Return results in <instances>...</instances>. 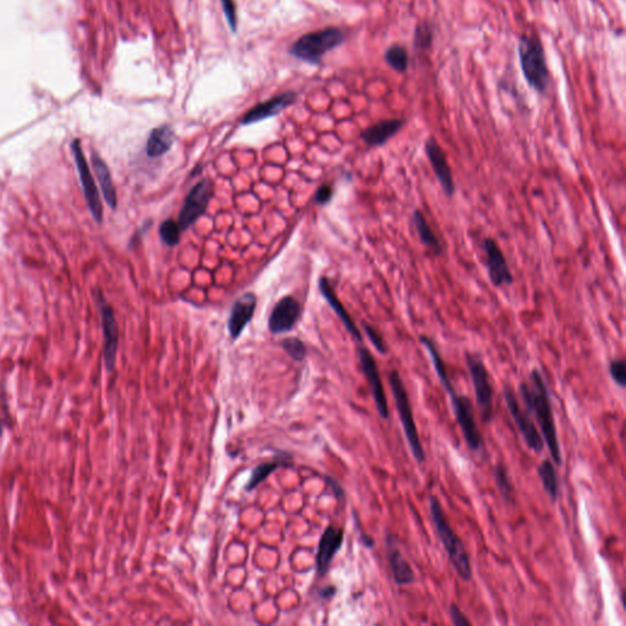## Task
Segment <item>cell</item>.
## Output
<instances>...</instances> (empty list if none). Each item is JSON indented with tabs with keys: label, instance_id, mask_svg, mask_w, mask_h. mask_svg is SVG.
I'll use <instances>...</instances> for the list:
<instances>
[{
	"label": "cell",
	"instance_id": "cell-1",
	"mask_svg": "<svg viewBox=\"0 0 626 626\" xmlns=\"http://www.w3.org/2000/svg\"><path fill=\"white\" fill-rule=\"evenodd\" d=\"M519 395L526 411L534 415L537 420L543 442L547 444L554 463L557 465L563 464L551 396L544 377L538 368L532 370L527 382H522L519 385Z\"/></svg>",
	"mask_w": 626,
	"mask_h": 626
},
{
	"label": "cell",
	"instance_id": "cell-2",
	"mask_svg": "<svg viewBox=\"0 0 626 626\" xmlns=\"http://www.w3.org/2000/svg\"><path fill=\"white\" fill-rule=\"evenodd\" d=\"M430 514L436 527L437 534L441 539L442 544L446 549L450 563L456 571V574L464 581L471 580L472 568L469 553L466 551L461 538L455 534L454 530L450 526L441 501L437 499V496H430Z\"/></svg>",
	"mask_w": 626,
	"mask_h": 626
},
{
	"label": "cell",
	"instance_id": "cell-3",
	"mask_svg": "<svg viewBox=\"0 0 626 626\" xmlns=\"http://www.w3.org/2000/svg\"><path fill=\"white\" fill-rule=\"evenodd\" d=\"M518 53L521 71L527 84L536 92H546L549 84V70L544 48L537 35H522L519 38Z\"/></svg>",
	"mask_w": 626,
	"mask_h": 626
},
{
	"label": "cell",
	"instance_id": "cell-4",
	"mask_svg": "<svg viewBox=\"0 0 626 626\" xmlns=\"http://www.w3.org/2000/svg\"><path fill=\"white\" fill-rule=\"evenodd\" d=\"M345 33L338 27H327L303 35L292 43L290 54L299 61L317 65L328 51L345 42Z\"/></svg>",
	"mask_w": 626,
	"mask_h": 626
},
{
	"label": "cell",
	"instance_id": "cell-5",
	"mask_svg": "<svg viewBox=\"0 0 626 626\" xmlns=\"http://www.w3.org/2000/svg\"><path fill=\"white\" fill-rule=\"evenodd\" d=\"M388 380H389L390 388L393 392L400 422L403 425V433L408 439L410 450L418 463L420 464L425 463L426 454L423 450L421 438L418 436V427H416L415 418H413V408H411L408 390L405 388L403 378L400 377L399 372L396 370H392L388 375Z\"/></svg>",
	"mask_w": 626,
	"mask_h": 626
},
{
	"label": "cell",
	"instance_id": "cell-6",
	"mask_svg": "<svg viewBox=\"0 0 626 626\" xmlns=\"http://www.w3.org/2000/svg\"><path fill=\"white\" fill-rule=\"evenodd\" d=\"M466 363L472 380L480 416L483 422H489L493 418V388L487 367L482 358L476 353H466Z\"/></svg>",
	"mask_w": 626,
	"mask_h": 626
},
{
	"label": "cell",
	"instance_id": "cell-7",
	"mask_svg": "<svg viewBox=\"0 0 626 626\" xmlns=\"http://www.w3.org/2000/svg\"><path fill=\"white\" fill-rule=\"evenodd\" d=\"M444 389L449 395L450 405L460 430L463 432L466 444L472 451H480L483 448V438L475 418L472 403L468 396L456 394L453 384Z\"/></svg>",
	"mask_w": 626,
	"mask_h": 626
},
{
	"label": "cell",
	"instance_id": "cell-8",
	"mask_svg": "<svg viewBox=\"0 0 626 626\" xmlns=\"http://www.w3.org/2000/svg\"><path fill=\"white\" fill-rule=\"evenodd\" d=\"M212 195H213V185L207 179L197 182L191 189L190 192L186 196L177 218V224L180 227L181 232H185L189 227H192L204 215Z\"/></svg>",
	"mask_w": 626,
	"mask_h": 626
},
{
	"label": "cell",
	"instance_id": "cell-9",
	"mask_svg": "<svg viewBox=\"0 0 626 626\" xmlns=\"http://www.w3.org/2000/svg\"><path fill=\"white\" fill-rule=\"evenodd\" d=\"M504 400H506V408L509 410L511 418L514 421L515 425L519 430L520 434L524 438L526 446L534 453H542L544 448V442L537 427L534 426V423L531 420L530 413H526V410L521 408L519 399L515 394L511 388L506 387L504 389Z\"/></svg>",
	"mask_w": 626,
	"mask_h": 626
},
{
	"label": "cell",
	"instance_id": "cell-10",
	"mask_svg": "<svg viewBox=\"0 0 626 626\" xmlns=\"http://www.w3.org/2000/svg\"><path fill=\"white\" fill-rule=\"evenodd\" d=\"M71 149L74 152L75 163L76 168L79 172L80 181L84 189V199L87 202L89 211L92 213L93 218L96 219V222L101 223L103 219V206L101 202V197L98 194V189L94 184L92 174L89 172V164L84 156V151L80 144V139H75L71 144Z\"/></svg>",
	"mask_w": 626,
	"mask_h": 626
},
{
	"label": "cell",
	"instance_id": "cell-11",
	"mask_svg": "<svg viewBox=\"0 0 626 626\" xmlns=\"http://www.w3.org/2000/svg\"><path fill=\"white\" fill-rule=\"evenodd\" d=\"M425 152H426L427 159L432 165V169L434 172L437 180L442 186V189L444 191L446 197H453L455 194V181L453 177V172L448 163L446 152L442 147L439 142L437 141L436 137L430 136L426 139L425 144Z\"/></svg>",
	"mask_w": 626,
	"mask_h": 626
},
{
	"label": "cell",
	"instance_id": "cell-12",
	"mask_svg": "<svg viewBox=\"0 0 626 626\" xmlns=\"http://www.w3.org/2000/svg\"><path fill=\"white\" fill-rule=\"evenodd\" d=\"M358 358H360L362 372L366 377L367 382L371 388L372 396L376 403L378 413L383 420H388L389 418V406H388V400H387L384 387L382 383L376 360L372 356V353L365 348L358 349Z\"/></svg>",
	"mask_w": 626,
	"mask_h": 626
},
{
	"label": "cell",
	"instance_id": "cell-13",
	"mask_svg": "<svg viewBox=\"0 0 626 626\" xmlns=\"http://www.w3.org/2000/svg\"><path fill=\"white\" fill-rule=\"evenodd\" d=\"M483 250L487 261L488 275L491 283L496 288L514 283V277L511 274L509 265L506 262V256L503 253L501 246L492 237H486L483 242Z\"/></svg>",
	"mask_w": 626,
	"mask_h": 626
},
{
	"label": "cell",
	"instance_id": "cell-14",
	"mask_svg": "<svg viewBox=\"0 0 626 626\" xmlns=\"http://www.w3.org/2000/svg\"><path fill=\"white\" fill-rule=\"evenodd\" d=\"M99 296V308L102 315L103 334H104V365L108 371L112 372L115 368L116 351L119 344V330L116 325L115 315L111 305H108L101 292H98Z\"/></svg>",
	"mask_w": 626,
	"mask_h": 626
},
{
	"label": "cell",
	"instance_id": "cell-15",
	"mask_svg": "<svg viewBox=\"0 0 626 626\" xmlns=\"http://www.w3.org/2000/svg\"><path fill=\"white\" fill-rule=\"evenodd\" d=\"M301 315V305L295 297L285 296L274 306L269 315L268 328L272 334L292 330Z\"/></svg>",
	"mask_w": 626,
	"mask_h": 626
},
{
	"label": "cell",
	"instance_id": "cell-16",
	"mask_svg": "<svg viewBox=\"0 0 626 626\" xmlns=\"http://www.w3.org/2000/svg\"><path fill=\"white\" fill-rule=\"evenodd\" d=\"M296 97V92L289 91V92L274 96L273 98H270L265 102L257 104L250 109L245 115L242 116V125H251V124H256V123H260V121L278 115L287 108L290 107L292 103L295 102Z\"/></svg>",
	"mask_w": 626,
	"mask_h": 626
},
{
	"label": "cell",
	"instance_id": "cell-17",
	"mask_svg": "<svg viewBox=\"0 0 626 626\" xmlns=\"http://www.w3.org/2000/svg\"><path fill=\"white\" fill-rule=\"evenodd\" d=\"M257 297L252 292H246L232 303V311L227 320V330L232 340H237L242 334L246 325L255 315Z\"/></svg>",
	"mask_w": 626,
	"mask_h": 626
},
{
	"label": "cell",
	"instance_id": "cell-18",
	"mask_svg": "<svg viewBox=\"0 0 626 626\" xmlns=\"http://www.w3.org/2000/svg\"><path fill=\"white\" fill-rule=\"evenodd\" d=\"M343 542V530L334 529L332 526L325 529V534H322V537H320L318 552H317V558H315L318 575L325 576L328 572L330 563L335 557V554L339 552Z\"/></svg>",
	"mask_w": 626,
	"mask_h": 626
},
{
	"label": "cell",
	"instance_id": "cell-19",
	"mask_svg": "<svg viewBox=\"0 0 626 626\" xmlns=\"http://www.w3.org/2000/svg\"><path fill=\"white\" fill-rule=\"evenodd\" d=\"M387 557H388V563H389L390 570L393 574L395 584H399V586H406V584L415 582L416 576H415L413 568L405 559L403 553L396 546L394 538L392 537L390 534L387 538Z\"/></svg>",
	"mask_w": 626,
	"mask_h": 626
},
{
	"label": "cell",
	"instance_id": "cell-20",
	"mask_svg": "<svg viewBox=\"0 0 626 626\" xmlns=\"http://www.w3.org/2000/svg\"><path fill=\"white\" fill-rule=\"evenodd\" d=\"M405 125L403 119H387L378 121L362 131L361 139L370 147H380L393 139Z\"/></svg>",
	"mask_w": 626,
	"mask_h": 626
},
{
	"label": "cell",
	"instance_id": "cell-21",
	"mask_svg": "<svg viewBox=\"0 0 626 626\" xmlns=\"http://www.w3.org/2000/svg\"><path fill=\"white\" fill-rule=\"evenodd\" d=\"M320 292H322V295H323L325 300H327V302L330 303V307L334 310L337 315H338L340 320L343 322V325H345V328L348 330L349 333L351 334V337H353L355 340H358V343H362L361 332L358 330L356 323L353 322L351 315H349V312L345 310L343 303L339 300L337 294H335L334 290L332 288L330 280L325 278V277H322V278H320Z\"/></svg>",
	"mask_w": 626,
	"mask_h": 626
},
{
	"label": "cell",
	"instance_id": "cell-22",
	"mask_svg": "<svg viewBox=\"0 0 626 626\" xmlns=\"http://www.w3.org/2000/svg\"><path fill=\"white\" fill-rule=\"evenodd\" d=\"M174 142H175V132L173 130L172 126H158L151 131L147 139L146 144L147 156L151 158L162 157L170 151Z\"/></svg>",
	"mask_w": 626,
	"mask_h": 626
},
{
	"label": "cell",
	"instance_id": "cell-23",
	"mask_svg": "<svg viewBox=\"0 0 626 626\" xmlns=\"http://www.w3.org/2000/svg\"><path fill=\"white\" fill-rule=\"evenodd\" d=\"M411 220H413L415 230H416L418 237H420V242H422L423 245L428 250L431 251L433 255H442L443 253V246H442L441 240H439V237H437L436 232H433V229H432L431 225L428 223V220H427L426 215L423 214L421 209H415L413 211Z\"/></svg>",
	"mask_w": 626,
	"mask_h": 626
},
{
	"label": "cell",
	"instance_id": "cell-24",
	"mask_svg": "<svg viewBox=\"0 0 626 626\" xmlns=\"http://www.w3.org/2000/svg\"><path fill=\"white\" fill-rule=\"evenodd\" d=\"M92 165L97 177L98 182L102 189L103 197L108 206L112 209L116 208L118 199H116L115 186L113 184L112 175L109 172V168L104 163L102 158L96 154H92Z\"/></svg>",
	"mask_w": 626,
	"mask_h": 626
},
{
	"label": "cell",
	"instance_id": "cell-25",
	"mask_svg": "<svg viewBox=\"0 0 626 626\" xmlns=\"http://www.w3.org/2000/svg\"><path fill=\"white\" fill-rule=\"evenodd\" d=\"M537 473L543 488L552 501H556L559 496V481H558L557 471L551 460H543L537 468Z\"/></svg>",
	"mask_w": 626,
	"mask_h": 626
},
{
	"label": "cell",
	"instance_id": "cell-26",
	"mask_svg": "<svg viewBox=\"0 0 626 626\" xmlns=\"http://www.w3.org/2000/svg\"><path fill=\"white\" fill-rule=\"evenodd\" d=\"M494 481H496V486L498 488V492L501 494V499L508 504H513L515 501L514 484L511 482L506 465L501 464V463H498L496 465Z\"/></svg>",
	"mask_w": 626,
	"mask_h": 626
},
{
	"label": "cell",
	"instance_id": "cell-27",
	"mask_svg": "<svg viewBox=\"0 0 626 626\" xmlns=\"http://www.w3.org/2000/svg\"><path fill=\"white\" fill-rule=\"evenodd\" d=\"M384 61L392 69L400 74L405 73L410 64L408 51L399 44H393L385 51Z\"/></svg>",
	"mask_w": 626,
	"mask_h": 626
},
{
	"label": "cell",
	"instance_id": "cell-28",
	"mask_svg": "<svg viewBox=\"0 0 626 626\" xmlns=\"http://www.w3.org/2000/svg\"><path fill=\"white\" fill-rule=\"evenodd\" d=\"M433 43V28L428 21H420L415 28L413 46L418 51H428Z\"/></svg>",
	"mask_w": 626,
	"mask_h": 626
},
{
	"label": "cell",
	"instance_id": "cell-29",
	"mask_svg": "<svg viewBox=\"0 0 626 626\" xmlns=\"http://www.w3.org/2000/svg\"><path fill=\"white\" fill-rule=\"evenodd\" d=\"M181 229L174 219L168 218L159 227V237L169 247L177 246L180 242Z\"/></svg>",
	"mask_w": 626,
	"mask_h": 626
},
{
	"label": "cell",
	"instance_id": "cell-30",
	"mask_svg": "<svg viewBox=\"0 0 626 626\" xmlns=\"http://www.w3.org/2000/svg\"><path fill=\"white\" fill-rule=\"evenodd\" d=\"M280 464L279 463H263L258 465L252 473H251L250 480L245 486L246 491H252L255 489L260 483L263 482L265 478L268 477L270 473H273L275 470L278 469Z\"/></svg>",
	"mask_w": 626,
	"mask_h": 626
},
{
	"label": "cell",
	"instance_id": "cell-31",
	"mask_svg": "<svg viewBox=\"0 0 626 626\" xmlns=\"http://www.w3.org/2000/svg\"><path fill=\"white\" fill-rule=\"evenodd\" d=\"M280 345L285 350V353H288L289 356H292L295 361H302L303 358H306V346L299 338L284 339Z\"/></svg>",
	"mask_w": 626,
	"mask_h": 626
},
{
	"label": "cell",
	"instance_id": "cell-32",
	"mask_svg": "<svg viewBox=\"0 0 626 626\" xmlns=\"http://www.w3.org/2000/svg\"><path fill=\"white\" fill-rule=\"evenodd\" d=\"M362 327H363L365 333H366L367 337L370 339L372 345L376 348L377 351L380 353H383V355L388 353V346H387L384 338H383V335H382L380 330L375 328L373 325H367L366 322L362 323Z\"/></svg>",
	"mask_w": 626,
	"mask_h": 626
},
{
	"label": "cell",
	"instance_id": "cell-33",
	"mask_svg": "<svg viewBox=\"0 0 626 626\" xmlns=\"http://www.w3.org/2000/svg\"><path fill=\"white\" fill-rule=\"evenodd\" d=\"M609 375L615 384L624 388L626 385V363L622 358H615L609 363Z\"/></svg>",
	"mask_w": 626,
	"mask_h": 626
},
{
	"label": "cell",
	"instance_id": "cell-34",
	"mask_svg": "<svg viewBox=\"0 0 626 626\" xmlns=\"http://www.w3.org/2000/svg\"><path fill=\"white\" fill-rule=\"evenodd\" d=\"M220 3H222V6H223L224 15H225V18H227V23H229V27H230V30H232V32H237V6H235L234 0H220Z\"/></svg>",
	"mask_w": 626,
	"mask_h": 626
},
{
	"label": "cell",
	"instance_id": "cell-35",
	"mask_svg": "<svg viewBox=\"0 0 626 626\" xmlns=\"http://www.w3.org/2000/svg\"><path fill=\"white\" fill-rule=\"evenodd\" d=\"M450 618H451V622L453 624L456 626H470L471 625V622H470L468 617L465 615L464 613L461 612V609H460L456 604H451L449 608Z\"/></svg>",
	"mask_w": 626,
	"mask_h": 626
},
{
	"label": "cell",
	"instance_id": "cell-36",
	"mask_svg": "<svg viewBox=\"0 0 626 626\" xmlns=\"http://www.w3.org/2000/svg\"><path fill=\"white\" fill-rule=\"evenodd\" d=\"M332 197H333V187L328 184H323L318 187V190L315 192V201L320 206H323V204H328L332 200Z\"/></svg>",
	"mask_w": 626,
	"mask_h": 626
},
{
	"label": "cell",
	"instance_id": "cell-37",
	"mask_svg": "<svg viewBox=\"0 0 626 626\" xmlns=\"http://www.w3.org/2000/svg\"><path fill=\"white\" fill-rule=\"evenodd\" d=\"M152 224L154 223H152L151 220H147V222L144 224V227H141V229H139V230L136 232V234H134V237H131L130 246H134V245H136V242H139V240L142 239L144 232L149 230V227H151Z\"/></svg>",
	"mask_w": 626,
	"mask_h": 626
},
{
	"label": "cell",
	"instance_id": "cell-38",
	"mask_svg": "<svg viewBox=\"0 0 626 626\" xmlns=\"http://www.w3.org/2000/svg\"><path fill=\"white\" fill-rule=\"evenodd\" d=\"M3 433V426H1V421H0V434Z\"/></svg>",
	"mask_w": 626,
	"mask_h": 626
}]
</instances>
